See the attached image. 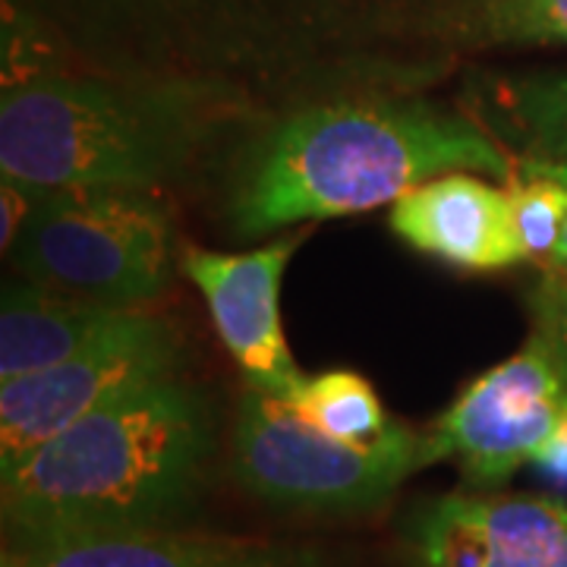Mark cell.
I'll use <instances>...</instances> for the list:
<instances>
[{"instance_id":"5","label":"cell","mask_w":567,"mask_h":567,"mask_svg":"<svg viewBox=\"0 0 567 567\" xmlns=\"http://www.w3.org/2000/svg\"><path fill=\"white\" fill-rule=\"evenodd\" d=\"M435 464L429 432L394 423L372 445H350L312 425L293 404L246 385L230 466L259 502L287 511H372L413 473Z\"/></svg>"},{"instance_id":"11","label":"cell","mask_w":567,"mask_h":567,"mask_svg":"<svg viewBox=\"0 0 567 567\" xmlns=\"http://www.w3.org/2000/svg\"><path fill=\"white\" fill-rule=\"evenodd\" d=\"M388 227L416 252L461 271H505L527 262L507 186L480 174H445L406 189Z\"/></svg>"},{"instance_id":"2","label":"cell","mask_w":567,"mask_h":567,"mask_svg":"<svg viewBox=\"0 0 567 567\" xmlns=\"http://www.w3.org/2000/svg\"><path fill=\"white\" fill-rule=\"evenodd\" d=\"M262 121L189 89L39 70L3 82L0 174L39 189L203 186Z\"/></svg>"},{"instance_id":"7","label":"cell","mask_w":567,"mask_h":567,"mask_svg":"<svg viewBox=\"0 0 567 567\" xmlns=\"http://www.w3.org/2000/svg\"><path fill=\"white\" fill-rule=\"evenodd\" d=\"M565 401L558 369L529 334L520 353L473 379L429 429L435 461L457 457L476 488L502 486L520 466L533 464Z\"/></svg>"},{"instance_id":"14","label":"cell","mask_w":567,"mask_h":567,"mask_svg":"<svg viewBox=\"0 0 567 567\" xmlns=\"http://www.w3.org/2000/svg\"><path fill=\"white\" fill-rule=\"evenodd\" d=\"M290 404L331 439H341L350 445H372L394 425V420L385 416L372 385L363 375L344 369L306 379V385Z\"/></svg>"},{"instance_id":"19","label":"cell","mask_w":567,"mask_h":567,"mask_svg":"<svg viewBox=\"0 0 567 567\" xmlns=\"http://www.w3.org/2000/svg\"><path fill=\"white\" fill-rule=\"evenodd\" d=\"M533 466L546 476L548 483L567 488V401L558 413V423L546 439V445L539 447V454L533 457Z\"/></svg>"},{"instance_id":"20","label":"cell","mask_w":567,"mask_h":567,"mask_svg":"<svg viewBox=\"0 0 567 567\" xmlns=\"http://www.w3.org/2000/svg\"><path fill=\"white\" fill-rule=\"evenodd\" d=\"M527 162L539 164L546 174L551 177H558V181L567 186V162H543V158H527ZM546 268H558V271H567V224H565V234H561V240L555 246V256H551V262Z\"/></svg>"},{"instance_id":"10","label":"cell","mask_w":567,"mask_h":567,"mask_svg":"<svg viewBox=\"0 0 567 567\" xmlns=\"http://www.w3.org/2000/svg\"><path fill=\"white\" fill-rule=\"evenodd\" d=\"M3 567H322L316 548L181 527L7 539Z\"/></svg>"},{"instance_id":"1","label":"cell","mask_w":567,"mask_h":567,"mask_svg":"<svg viewBox=\"0 0 567 567\" xmlns=\"http://www.w3.org/2000/svg\"><path fill=\"white\" fill-rule=\"evenodd\" d=\"M507 183L517 155L466 107L347 92L271 114L221 164L218 215L234 240L394 205L445 174Z\"/></svg>"},{"instance_id":"15","label":"cell","mask_w":567,"mask_h":567,"mask_svg":"<svg viewBox=\"0 0 567 567\" xmlns=\"http://www.w3.org/2000/svg\"><path fill=\"white\" fill-rule=\"evenodd\" d=\"M457 39L567 48V0H461Z\"/></svg>"},{"instance_id":"16","label":"cell","mask_w":567,"mask_h":567,"mask_svg":"<svg viewBox=\"0 0 567 567\" xmlns=\"http://www.w3.org/2000/svg\"><path fill=\"white\" fill-rule=\"evenodd\" d=\"M505 186L527 262L546 268L565 234L567 186L527 158H517V171Z\"/></svg>"},{"instance_id":"17","label":"cell","mask_w":567,"mask_h":567,"mask_svg":"<svg viewBox=\"0 0 567 567\" xmlns=\"http://www.w3.org/2000/svg\"><path fill=\"white\" fill-rule=\"evenodd\" d=\"M533 316V338L546 347L551 363L567 388V271L546 268L527 297Z\"/></svg>"},{"instance_id":"6","label":"cell","mask_w":567,"mask_h":567,"mask_svg":"<svg viewBox=\"0 0 567 567\" xmlns=\"http://www.w3.org/2000/svg\"><path fill=\"white\" fill-rule=\"evenodd\" d=\"M174 324L148 316L140 328L76 360L0 382V473L48 445L95 410L181 375Z\"/></svg>"},{"instance_id":"18","label":"cell","mask_w":567,"mask_h":567,"mask_svg":"<svg viewBox=\"0 0 567 567\" xmlns=\"http://www.w3.org/2000/svg\"><path fill=\"white\" fill-rule=\"evenodd\" d=\"M35 189L39 186L10 181V177L0 181V246H3V252H10V246L17 244L22 224L35 203Z\"/></svg>"},{"instance_id":"9","label":"cell","mask_w":567,"mask_h":567,"mask_svg":"<svg viewBox=\"0 0 567 567\" xmlns=\"http://www.w3.org/2000/svg\"><path fill=\"white\" fill-rule=\"evenodd\" d=\"M312 234V224L249 252H212L183 246L181 268L199 287L221 344L244 369L246 385L293 401L306 375L284 341L281 278L293 252Z\"/></svg>"},{"instance_id":"8","label":"cell","mask_w":567,"mask_h":567,"mask_svg":"<svg viewBox=\"0 0 567 567\" xmlns=\"http://www.w3.org/2000/svg\"><path fill=\"white\" fill-rule=\"evenodd\" d=\"M404 567H567V498L451 492L401 520Z\"/></svg>"},{"instance_id":"12","label":"cell","mask_w":567,"mask_h":567,"mask_svg":"<svg viewBox=\"0 0 567 567\" xmlns=\"http://www.w3.org/2000/svg\"><path fill=\"white\" fill-rule=\"evenodd\" d=\"M148 316V309L82 300L17 275L3 281L0 297V382L76 360L130 334Z\"/></svg>"},{"instance_id":"3","label":"cell","mask_w":567,"mask_h":567,"mask_svg":"<svg viewBox=\"0 0 567 567\" xmlns=\"http://www.w3.org/2000/svg\"><path fill=\"white\" fill-rule=\"evenodd\" d=\"M212 451V406L181 375L126 394L0 473L7 539L177 527Z\"/></svg>"},{"instance_id":"4","label":"cell","mask_w":567,"mask_h":567,"mask_svg":"<svg viewBox=\"0 0 567 567\" xmlns=\"http://www.w3.org/2000/svg\"><path fill=\"white\" fill-rule=\"evenodd\" d=\"M7 262L48 290L145 309L174 278V218L162 193L35 189Z\"/></svg>"},{"instance_id":"13","label":"cell","mask_w":567,"mask_h":567,"mask_svg":"<svg viewBox=\"0 0 567 567\" xmlns=\"http://www.w3.org/2000/svg\"><path fill=\"white\" fill-rule=\"evenodd\" d=\"M464 107L517 158L567 162V66L470 82Z\"/></svg>"}]
</instances>
